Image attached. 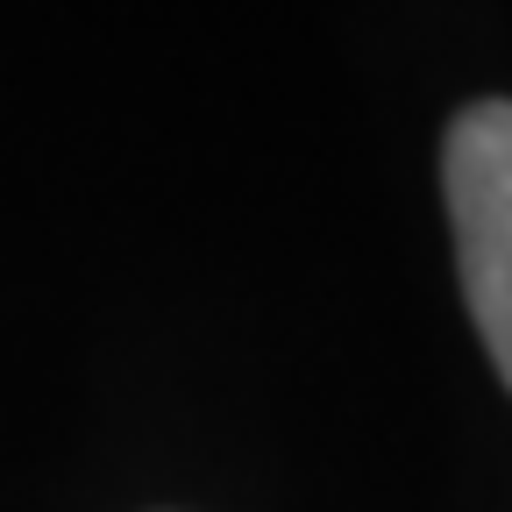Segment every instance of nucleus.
I'll return each instance as SVG.
<instances>
[{
    "label": "nucleus",
    "mask_w": 512,
    "mask_h": 512,
    "mask_svg": "<svg viewBox=\"0 0 512 512\" xmlns=\"http://www.w3.org/2000/svg\"><path fill=\"white\" fill-rule=\"evenodd\" d=\"M448 185V228H456V264L477 313V335L512 384V100H477L441 150Z\"/></svg>",
    "instance_id": "obj_1"
}]
</instances>
